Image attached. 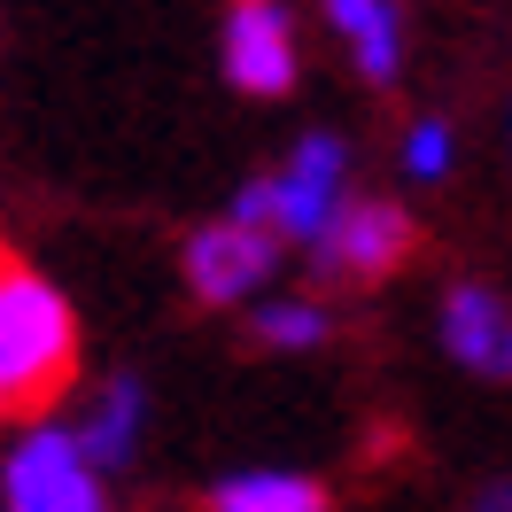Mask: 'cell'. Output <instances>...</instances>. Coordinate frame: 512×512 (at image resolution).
Segmentation results:
<instances>
[{"label":"cell","instance_id":"30bf717a","mask_svg":"<svg viewBox=\"0 0 512 512\" xmlns=\"http://www.w3.org/2000/svg\"><path fill=\"white\" fill-rule=\"evenodd\" d=\"M210 512H334V497L311 474H233L210 489Z\"/></svg>","mask_w":512,"mask_h":512},{"label":"cell","instance_id":"5b68a950","mask_svg":"<svg viewBox=\"0 0 512 512\" xmlns=\"http://www.w3.org/2000/svg\"><path fill=\"white\" fill-rule=\"evenodd\" d=\"M225 78L256 101H280L295 86V24L280 0H233V16H225Z\"/></svg>","mask_w":512,"mask_h":512},{"label":"cell","instance_id":"5bb4252c","mask_svg":"<svg viewBox=\"0 0 512 512\" xmlns=\"http://www.w3.org/2000/svg\"><path fill=\"white\" fill-rule=\"evenodd\" d=\"M466 512H512V481H489V489H481Z\"/></svg>","mask_w":512,"mask_h":512},{"label":"cell","instance_id":"8992f818","mask_svg":"<svg viewBox=\"0 0 512 512\" xmlns=\"http://www.w3.org/2000/svg\"><path fill=\"white\" fill-rule=\"evenodd\" d=\"M419 225L396 202H357L334 218V233L319 241V272H350V280H388L404 256H412Z\"/></svg>","mask_w":512,"mask_h":512},{"label":"cell","instance_id":"9c48e42d","mask_svg":"<svg viewBox=\"0 0 512 512\" xmlns=\"http://www.w3.org/2000/svg\"><path fill=\"white\" fill-rule=\"evenodd\" d=\"M326 24L350 39L365 86H396V70H404V16H396V0H326Z\"/></svg>","mask_w":512,"mask_h":512},{"label":"cell","instance_id":"7c38bea8","mask_svg":"<svg viewBox=\"0 0 512 512\" xmlns=\"http://www.w3.org/2000/svg\"><path fill=\"white\" fill-rule=\"evenodd\" d=\"M404 171H412V179H443L450 171V125L443 117H419V125L404 132Z\"/></svg>","mask_w":512,"mask_h":512},{"label":"cell","instance_id":"6da1fadb","mask_svg":"<svg viewBox=\"0 0 512 512\" xmlns=\"http://www.w3.org/2000/svg\"><path fill=\"white\" fill-rule=\"evenodd\" d=\"M78 381V319L0 241V419H47Z\"/></svg>","mask_w":512,"mask_h":512},{"label":"cell","instance_id":"3957f363","mask_svg":"<svg viewBox=\"0 0 512 512\" xmlns=\"http://www.w3.org/2000/svg\"><path fill=\"white\" fill-rule=\"evenodd\" d=\"M342 163H350L342 140L311 132L288 156V171H272V225H280L288 241H311V249H319L326 233H334V218H342Z\"/></svg>","mask_w":512,"mask_h":512},{"label":"cell","instance_id":"52a82bcc","mask_svg":"<svg viewBox=\"0 0 512 512\" xmlns=\"http://www.w3.org/2000/svg\"><path fill=\"white\" fill-rule=\"evenodd\" d=\"M443 350L481 373V381H512V311L497 288H481V280H458L443 295Z\"/></svg>","mask_w":512,"mask_h":512},{"label":"cell","instance_id":"277c9868","mask_svg":"<svg viewBox=\"0 0 512 512\" xmlns=\"http://www.w3.org/2000/svg\"><path fill=\"white\" fill-rule=\"evenodd\" d=\"M272 264H280L272 225L218 218V225H202L187 241V288L202 295V303H241V295H256L272 280Z\"/></svg>","mask_w":512,"mask_h":512},{"label":"cell","instance_id":"4fadbf2b","mask_svg":"<svg viewBox=\"0 0 512 512\" xmlns=\"http://www.w3.org/2000/svg\"><path fill=\"white\" fill-rule=\"evenodd\" d=\"M233 218L241 225H272V179H249V187L233 194Z\"/></svg>","mask_w":512,"mask_h":512},{"label":"cell","instance_id":"ba28073f","mask_svg":"<svg viewBox=\"0 0 512 512\" xmlns=\"http://www.w3.org/2000/svg\"><path fill=\"white\" fill-rule=\"evenodd\" d=\"M140 427H148V388L132 381V373H117V381L86 404V419H78L70 435H78V450L94 458L101 474H117V466H132V450H140Z\"/></svg>","mask_w":512,"mask_h":512},{"label":"cell","instance_id":"7a4b0ae2","mask_svg":"<svg viewBox=\"0 0 512 512\" xmlns=\"http://www.w3.org/2000/svg\"><path fill=\"white\" fill-rule=\"evenodd\" d=\"M0 497H8V512H109L101 466L55 419L24 427V443L8 450V466H0Z\"/></svg>","mask_w":512,"mask_h":512},{"label":"cell","instance_id":"8fae6325","mask_svg":"<svg viewBox=\"0 0 512 512\" xmlns=\"http://www.w3.org/2000/svg\"><path fill=\"white\" fill-rule=\"evenodd\" d=\"M256 342L264 350H311V342H326V311L319 303H264L256 311Z\"/></svg>","mask_w":512,"mask_h":512}]
</instances>
